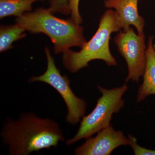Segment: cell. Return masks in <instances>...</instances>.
Returning a JSON list of instances; mask_svg holds the SVG:
<instances>
[{
  "mask_svg": "<svg viewBox=\"0 0 155 155\" xmlns=\"http://www.w3.org/2000/svg\"><path fill=\"white\" fill-rule=\"evenodd\" d=\"M9 155H28L33 152L57 147L65 137L59 124L34 113L21 114L16 120L6 119L1 132Z\"/></svg>",
  "mask_w": 155,
  "mask_h": 155,
  "instance_id": "1",
  "label": "cell"
},
{
  "mask_svg": "<svg viewBox=\"0 0 155 155\" xmlns=\"http://www.w3.org/2000/svg\"><path fill=\"white\" fill-rule=\"evenodd\" d=\"M44 8L24 13L16 19V23L32 34L48 35L54 45L55 54L65 52L72 47L81 48L87 41L83 28L72 19H61Z\"/></svg>",
  "mask_w": 155,
  "mask_h": 155,
  "instance_id": "2",
  "label": "cell"
},
{
  "mask_svg": "<svg viewBox=\"0 0 155 155\" xmlns=\"http://www.w3.org/2000/svg\"><path fill=\"white\" fill-rule=\"evenodd\" d=\"M121 29L116 11L107 10L100 19L96 32L80 51L69 49L63 53V65L72 73L88 67L89 62L94 60H102L108 66H116L117 61L110 51V41L111 34Z\"/></svg>",
  "mask_w": 155,
  "mask_h": 155,
  "instance_id": "3",
  "label": "cell"
},
{
  "mask_svg": "<svg viewBox=\"0 0 155 155\" xmlns=\"http://www.w3.org/2000/svg\"><path fill=\"white\" fill-rule=\"evenodd\" d=\"M97 87L101 96L98 98L96 105L91 113L82 117L75 135L66 140L67 145L74 144L82 139L90 138L110 126L113 115L119 113L124 107L125 101L122 97L128 89L126 83L111 89L100 85Z\"/></svg>",
  "mask_w": 155,
  "mask_h": 155,
  "instance_id": "4",
  "label": "cell"
},
{
  "mask_svg": "<svg viewBox=\"0 0 155 155\" xmlns=\"http://www.w3.org/2000/svg\"><path fill=\"white\" fill-rule=\"evenodd\" d=\"M47 61L46 70L42 75L32 76L29 82H42L55 89L62 97L67 107L66 121L72 125L77 124L85 115L87 108L85 101L75 95L70 87V80L66 75H62L56 67L49 48H45Z\"/></svg>",
  "mask_w": 155,
  "mask_h": 155,
  "instance_id": "5",
  "label": "cell"
},
{
  "mask_svg": "<svg viewBox=\"0 0 155 155\" xmlns=\"http://www.w3.org/2000/svg\"><path fill=\"white\" fill-rule=\"evenodd\" d=\"M118 51L125 59L128 68L125 81L138 82L144 73L146 65V51L144 33L137 34L130 27L120 31L114 39Z\"/></svg>",
  "mask_w": 155,
  "mask_h": 155,
  "instance_id": "6",
  "label": "cell"
},
{
  "mask_svg": "<svg viewBox=\"0 0 155 155\" xmlns=\"http://www.w3.org/2000/svg\"><path fill=\"white\" fill-rule=\"evenodd\" d=\"M129 145L128 137L121 130H116L111 125L97 133L74 151L76 155H110L114 150Z\"/></svg>",
  "mask_w": 155,
  "mask_h": 155,
  "instance_id": "7",
  "label": "cell"
},
{
  "mask_svg": "<svg viewBox=\"0 0 155 155\" xmlns=\"http://www.w3.org/2000/svg\"><path fill=\"white\" fill-rule=\"evenodd\" d=\"M138 2V0H105L104 5L115 9L121 29L127 30L133 25L138 34L141 35L144 33L145 22L139 14Z\"/></svg>",
  "mask_w": 155,
  "mask_h": 155,
  "instance_id": "8",
  "label": "cell"
},
{
  "mask_svg": "<svg viewBox=\"0 0 155 155\" xmlns=\"http://www.w3.org/2000/svg\"><path fill=\"white\" fill-rule=\"evenodd\" d=\"M154 36L149 37L146 51V65L143 75V81L139 86L137 97V102H141L150 95H155V51Z\"/></svg>",
  "mask_w": 155,
  "mask_h": 155,
  "instance_id": "9",
  "label": "cell"
},
{
  "mask_svg": "<svg viewBox=\"0 0 155 155\" xmlns=\"http://www.w3.org/2000/svg\"><path fill=\"white\" fill-rule=\"evenodd\" d=\"M44 0H0V18L8 16L17 17L32 11L34 3Z\"/></svg>",
  "mask_w": 155,
  "mask_h": 155,
  "instance_id": "10",
  "label": "cell"
},
{
  "mask_svg": "<svg viewBox=\"0 0 155 155\" xmlns=\"http://www.w3.org/2000/svg\"><path fill=\"white\" fill-rule=\"evenodd\" d=\"M25 29L16 23L15 25H2L0 28V52L1 53L13 48L15 41L26 36Z\"/></svg>",
  "mask_w": 155,
  "mask_h": 155,
  "instance_id": "11",
  "label": "cell"
},
{
  "mask_svg": "<svg viewBox=\"0 0 155 155\" xmlns=\"http://www.w3.org/2000/svg\"><path fill=\"white\" fill-rule=\"evenodd\" d=\"M48 10L53 14L60 13L65 15L70 14L68 0H51Z\"/></svg>",
  "mask_w": 155,
  "mask_h": 155,
  "instance_id": "12",
  "label": "cell"
},
{
  "mask_svg": "<svg viewBox=\"0 0 155 155\" xmlns=\"http://www.w3.org/2000/svg\"><path fill=\"white\" fill-rule=\"evenodd\" d=\"M129 145L132 148L135 155H155V150L148 149L139 145L137 140L134 137L129 134L128 136Z\"/></svg>",
  "mask_w": 155,
  "mask_h": 155,
  "instance_id": "13",
  "label": "cell"
},
{
  "mask_svg": "<svg viewBox=\"0 0 155 155\" xmlns=\"http://www.w3.org/2000/svg\"><path fill=\"white\" fill-rule=\"evenodd\" d=\"M80 0H69V5L71 15V18L79 25L82 23V17L79 11V3Z\"/></svg>",
  "mask_w": 155,
  "mask_h": 155,
  "instance_id": "14",
  "label": "cell"
},
{
  "mask_svg": "<svg viewBox=\"0 0 155 155\" xmlns=\"http://www.w3.org/2000/svg\"><path fill=\"white\" fill-rule=\"evenodd\" d=\"M153 47L154 50L155 51V43L154 44H153Z\"/></svg>",
  "mask_w": 155,
  "mask_h": 155,
  "instance_id": "15",
  "label": "cell"
}]
</instances>
